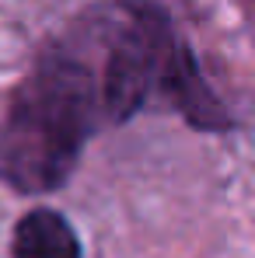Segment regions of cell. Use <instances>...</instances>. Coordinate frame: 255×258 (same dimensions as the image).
I'll list each match as a JSON object with an SVG mask.
<instances>
[{"label":"cell","mask_w":255,"mask_h":258,"mask_svg":"<svg viewBox=\"0 0 255 258\" xmlns=\"http://www.w3.org/2000/svg\"><path fill=\"white\" fill-rule=\"evenodd\" d=\"M175 42L168 14L150 0H119V21L109 35L101 67V119L126 122L158 87L165 56Z\"/></svg>","instance_id":"cell-2"},{"label":"cell","mask_w":255,"mask_h":258,"mask_svg":"<svg viewBox=\"0 0 255 258\" xmlns=\"http://www.w3.org/2000/svg\"><path fill=\"white\" fill-rule=\"evenodd\" d=\"M11 258H81V237L63 213L35 206L14 223Z\"/></svg>","instance_id":"cell-4"},{"label":"cell","mask_w":255,"mask_h":258,"mask_svg":"<svg viewBox=\"0 0 255 258\" xmlns=\"http://www.w3.org/2000/svg\"><path fill=\"white\" fill-rule=\"evenodd\" d=\"M158 91H165V98L182 112V119L192 129H203V133H227V129H234V115L210 91L207 77L199 74V63H196L192 49L178 35H175L168 56H165Z\"/></svg>","instance_id":"cell-3"},{"label":"cell","mask_w":255,"mask_h":258,"mask_svg":"<svg viewBox=\"0 0 255 258\" xmlns=\"http://www.w3.org/2000/svg\"><path fill=\"white\" fill-rule=\"evenodd\" d=\"M98 119L94 70L63 45L45 49L14 87L0 122V181L21 196L63 188Z\"/></svg>","instance_id":"cell-1"}]
</instances>
